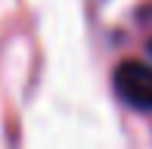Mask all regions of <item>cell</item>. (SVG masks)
Returning <instances> with one entry per match:
<instances>
[{"instance_id": "obj_2", "label": "cell", "mask_w": 152, "mask_h": 149, "mask_svg": "<svg viewBox=\"0 0 152 149\" xmlns=\"http://www.w3.org/2000/svg\"><path fill=\"white\" fill-rule=\"evenodd\" d=\"M149 53H152V44H149Z\"/></svg>"}, {"instance_id": "obj_1", "label": "cell", "mask_w": 152, "mask_h": 149, "mask_svg": "<svg viewBox=\"0 0 152 149\" xmlns=\"http://www.w3.org/2000/svg\"><path fill=\"white\" fill-rule=\"evenodd\" d=\"M115 90L130 109L152 112V65L127 59L115 69Z\"/></svg>"}]
</instances>
